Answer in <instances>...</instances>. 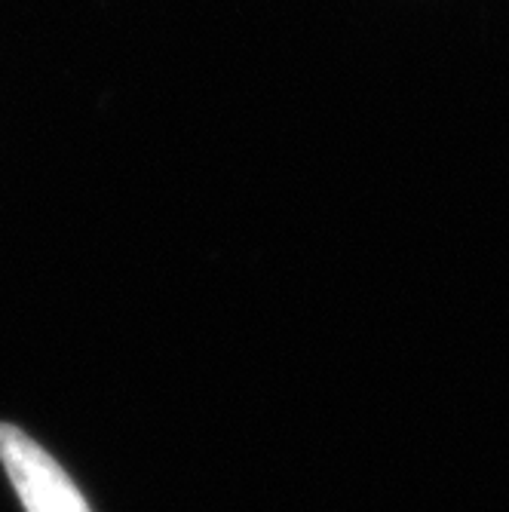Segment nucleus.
<instances>
[{"label":"nucleus","mask_w":509,"mask_h":512,"mask_svg":"<svg viewBox=\"0 0 509 512\" xmlns=\"http://www.w3.org/2000/svg\"><path fill=\"white\" fill-rule=\"evenodd\" d=\"M0 463L28 512H92L59 460L13 424H0Z\"/></svg>","instance_id":"obj_1"}]
</instances>
